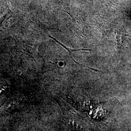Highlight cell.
<instances>
[{
	"mask_svg": "<svg viewBox=\"0 0 131 131\" xmlns=\"http://www.w3.org/2000/svg\"><path fill=\"white\" fill-rule=\"evenodd\" d=\"M49 37L50 38H52V39H53L56 42H57L59 44H60V45H61L62 47H64L65 49H66L68 52H70V57H71V58H72V59L74 61V62H75V63H76V64H79V65H80L81 66H84V65H81V64H79L78 63H77V62H76V61L73 59V58L72 57V56H71V52H76V51H81V50H84V51H88V50H84V49H78V50H72V49H69V48H67V47H65L64 45H63L62 43H61L60 42H59L58 41H57V40H56V39H55L54 38H52V37H51V36H49Z\"/></svg>",
	"mask_w": 131,
	"mask_h": 131,
	"instance_id": "obj_1",
	"label": "cell"
}]
</instances>
